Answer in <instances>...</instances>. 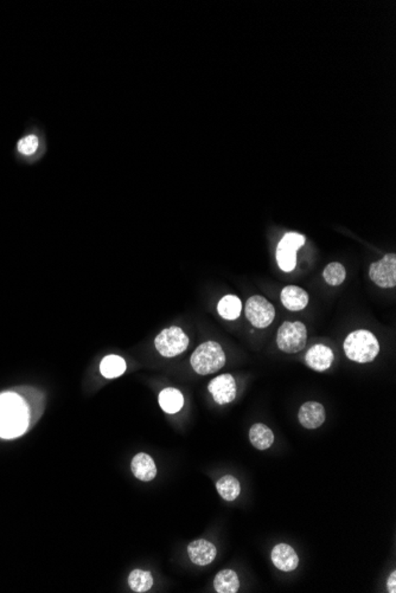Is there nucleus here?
I'll list each match as a JSON object with an SVG mask.
<instances>
[{
  "label": "nucleus",
  "instance_id": "1",
  "mask_svg": "<svg viewBox=\"0 0 396 593\" xmlns=\"http://www.w3.org/2000/svg\"><path fill=\"white\" fill-rule=\"evenodd\" d=\"M46 407L44 391L31 385L0 391V440H15L31 431Z\"/></svg>",
  "mask_w": 396,
  "mask_h": 593
},
{
  "label": "nucleus",
  "instance_id": "2",
  "mask_svg": "<svg viewBox=\"0 0 396 593\" xmlns=\"http://www.w3.org/2000/svg\"><path fill=\"white\" fill-rule=\"evenodd\" d=\"M344 352L350 360L366 364L374 360L379 352L376 336L369 331L359 329L350 333L344 341Z\"/></svg>",
  "mask_w": 396,
  "mask_h": 593
},
{
  "label": "nucleus",
  "instance_id": "3",
  "mask_svg": "<svg viewBox=\"0 0 396 593\" xmlns=\"http://www.w3.org/2000/svg\"><path fill=\"white\" fill-rule=\"evenodd\" d=\"M192 369L200 376L216 373L225 366V354L221 344L215 341H207L200 344L192 353Z\"/></svg>",
  "mask_w": 396,
  "mask_h": 593
},
{
  "label": "nucleus",
  "instance_id": "4",
  "mask_svg": "<svg viewBox=\"0 0 396 593\" xmlns=\"http://www.w3.org/2000/svg\"><path fill=\"white\" fill-rule=\"evenodd\" d=\"M155 346L160 356L177 357L188 349L189 338L182 328L172 326L159 333L155 338Z\"/></svg>",
  "mask_w": 396,
  "mask_h": 593
},
{
  "label": "nucleus",
  "instance_id": "5",
  "mask_svg": "<svg viewBox=\"0 0 396 593\" xmlns=\"http://www.w3.org/2000/svg\"><path fill=\"white\" fill-rule=\"evenodd\" d=\"M308 341V331L301 322H284L276 334V344L283 352L298 353L304 349Z\"/></svg>",
  "mask_w": 396,
  "mask_h": 593
},
{
  "label": "nucleus",
  "instance_id": "6",
  "mask_svg": "<svg viewBox=\"0 0 396 593\" xmlns=\"http://www.w3.org/2000/svg\"><path fill=\"white\" fill-rule=\"evenodd\" d=\"M306 238L301 233H288L283 237L276 248V262L280 269L286 273L294 270L296 266V251L305 244Z\"/></svg>",
  "mask_w": 396,
  "mask_h": 593
},
{
  "label": "nucleus",
  "instance_id": "7",
  "mask_svg": "<svg viewBox=\"0 0 396 593\" xmlns=\"http://www.w3.org/2000/svg\"><path fill=\"white\" fill-rule=\"evenodd\" d=\"M246 316L250 324L256 328H266L273 322L276 309L268 300L263 296H252L247 301Z\"/></svg>",
  "mask_w": 396,
  "mask_h": 593
},
{
  "label": "nucleus",
  "instance_id": "8",
  "mask_svg": "<svg viewBox=\"0 0 396 593\" xmlns=\"http://www.w3.org/2000/svg\"><path fill=\"white\" fill-rule=\"evenodd\" d=\"M371 281L381 288H393L396 284V255L388 253L382 260L373 263L369 269Z\"/></svg>",
  "mask_w": 396,
  "mask_h": 593
},
{
  "label": "nucleus",
  "instance_id": "9",
  "mask_svg": "<svg viewBox=\"0 0 396 593\" xmlns=\"http://www.w3.org/2000/svg\"><path fill=\"white\" fill-rule=\"evenodd\" d=\"M208 391L218 405H225L236 398V382L232 374H222L209 382Z\"/></svg>",
  "mask_w": 396,
  "mask_h": 593
},
{
  "label": "nucleus",
  "instance_id": "10",
  "mask_svg": "<svg viewBox=\"0 0 396 593\" xmlns=\"http://www.w3.org/2000/svg\"><path fill=\"white\" fill-rule=\"evenodd\" d=\"M189 558L191 563L198 566L211 564L217 556V550L214 543L208 540L198 539L188 545Z\"/></svg>",
  "mask_w": 396,
  "mask_h": 593
},
{
  "label": "nucleus",
  "instance_id": "11",
  "mask_svg": "<svg viewBox=\"0 0 396 593\" xmlns=\"http://www.w3.org/2000/svg\"><path fill=\"white\" fill-rule=\"evenodd\" d=\"M334 356L332 349L326 344H314L306 353L305 361L310 369L317 372H324L329 369L334 362Z\"/></svg>",
  "mask_w": 396,
  "mask_h": 593
},
{
  "label": "nucleus",
  "instance_id": "12",
  "mask_svg": "<svg viewBox=\"0 0 396 593\" xmlns=\"http://www.w3.org/2000/svg\"><path fill=\"white\" fill-rule=\"evenodd\" d=\"M272 561L283 572L294 571L299 565V556L287 543H279L272 551Z\"/></svg>",
  "mask_w": 396,
  "mask_h": 593
},
{
  "label": "nucleus",
  "instance_id": "13",
  "mask_svg": "<svg viewBox=\"0 0 396 593\" xmlns=\"http://www.w3.org/2000/svg\"><path fill=\"white\" fill-rule=\"evenodd\" d=\"M298 418L306 429H317L326 422V410L321 402H305L299 409Z\"/></svg>",
  "mask_w": 396,
  "mask_h": 593
},
{
  "label": "nucleus",
  "instance_id": "14",
  "mask_svg": "<svg viewBox=\"0 0 396 593\" xmlns=\"http://www.w3.org/2000/svg\"><path fill=\"white\" fill-rule=\"evenodd\" d=\"M131 469L139 481L150 482L157 476L155 460L145 452H139L132 458Z\"/></svg>",
  "mask_w": 396,
  "mask_h": 593
},
{
  "label": "nucleus",
  "instance_id": "15",
  "mask_svg": "<svg viewBox=\"0 0 396 593\" xmlns=\"http://www.w3.org/2000/svg\"><path fill=\"white\" fill-rule=\"evenodd\" d=\"M280 299L288 311H303L309 303V294L301 286H288L281 291Z\"/></svg>",
  "mask_w": 396,
  "mask_h": 593
},
{
  "label": "nucleus",
  "instance_id": "16",
  "mask_svg": "<svg viewBox=\"0 0 396 593\" xmlns=\"http://www.w3.org/2000/svg\"><path fill=\"white\" fill-rule=\"evenodd\" d=\"M159 405L167 414H177L184 407V397L182 392L173 387L164 389L159 393Z\"/></svg>",
  "mask_w": 396,
  "mask_h": 593
},
{
  "label": "nucleus",
  "instance_id": "17",
  "mask_svg": "<svg viewBox=\"0 0 396 593\" xmlns=\"http://www.w3.org/2000/svg\"><path fill=\"white\" fill-rule=\"evenodd\" d=\"M249 440L255 448L266 450L271 448L272 444L274 443V434L265 424L256 423L250 427Z\"/></svg>",
  "mask_w": 396,
  "mask_h": 593
},
{
  "label": "nucleus",
  "instance_id": "18",
  "mask_svg": "<svg viewBox=\"0 0 396 593\" xmlns=\"http://www.w3.org/2000/svg\"><path fill=\"white\" fill-rule=\"evenodd\" d=\"M126 369L127 366L124 358L119 357L117 354H109L101 360L100 372L106 379L121 377L125 373Z\"/></svg>",
  "mask_w": 396,
  "mask_h": 593
},
{
  "label": "nucleus",
  "instance_id": "19",
  "mask_svg": "<svg viewBox=\"0 0 396 593\" xmlns=\"http://www.w3.org/2000/svg\"><path fill=\"white\" fill-rule=\"evenodd\" d=\"M214 587L217 593H236L240 589V581L236 573L232 570H223L214 579Z\"/></svg>",
  "mask_w": 396,
  "mask_h": 593
},
{
  "label": "nucleus",
  "instance_id": "20",
  "mask_svg": "<svg viewBox=\"0 0 396 593\" xmlns=\"http://www.w3.org/2000/svg\"><path fill=\"white\" fill-rule=\"evenodd\" d=\"M242 311V303L238 296L235 295H225L217 304L218 314L225 320L238 319Z\"/></svg>",
  "mask_w": 396,
  "mask_h": 593
},
{
  "label": "nucleus",
  "instance_id": "21",
  "mask_svg": "<svg viewBox=\"0 0 396 593\" xmlns=\"http://www.w3.org/2000/svg\"><path fill=\"white\" fill-rule=\"evenodd\" d=\"M216 489L223 500L232 502L238 498L240 492H241V487H240V482L236 477L225 475L217 481Z\"/></svg>",
  "mask_w": 396,
  "mask_h": 593
},
{
  "label": "nucleus",
  "instance_id": "22",
  "mask_svg": "<svg viewBox=\"0 0 396 593\" xmlns=\"http://www.w3.org/2000/svg\"><path fill=\"white\" fill-rule=\"evenodd\" d=\"M129 585L133 592H147L153 586V576L149 571L133 570L129 573Z\"/></svg>",
  "mask_w": 396,
  "mask_h": 593
},
{
  "label": "nucleus",
  "instance_id": "23",
  "mask_svg": "<svg viewBox=\"0 0 396 593\" xmlns=\"http://www.w3.org/2000/svg\"><path fill=\"white\" fill-rule=\"evenodd\" d=\"M41 146H42L41 137H38L37 134L29 133L18 140L16 148L21 157L29 159L37 155L41 150Z\"/></svg>",
  "mask_w": 396,
  "mask_h": 593
},
{
  "label": "nucleus",
  "instance_id": "24",
  "mask_svg": "<svg viewBox=\"0 0 396 593\" xmlns=\"http://www.w3.org/2000/svg\"><path fill=\"white\" fill-rule=\"evenodd\" d=\"M346 268L337 262L330 263L326 266V269L323 271V278L326 280V282L330 286H339L344 282L346 280Z\"/></svg>",
  "mask_w": 396,
  "mask_h": 593
},
{
  "label": "nucleus",
  "instance_id": "25",
  "mask_svg": "<svg viewBox=\"0 0 396 593\" xmlns=\"http://www.w3.org/2000/svg\"><path fill=\"white\" fill-rule=\"evenodd\" d=\"M387 589L388 592L395 593L396 592V572H394L390 574V576L388 578L387 581Z\"/></svg>",
  "mask_w": 396,
  "mask_h": 593
}]
</instances>
